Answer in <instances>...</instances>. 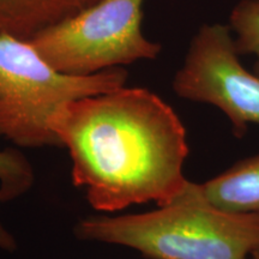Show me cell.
I'll return each instance as SVG.
<instances>
[{"label":"cell","mask_w":259,"mask_h":259,"mask_svg":"<svg viewBox=\"0 0 259 259\" xmlns=\"http://www.w3.org/2000/svg\"><path fill=\"white\" fill-rule=\"evenodd\" d=\"M82 240L134 248L149 259H251L259 253V212L218 208L189 181L166 205L137 215L92 216L76 227Z\"/></svg>","instance_id":"7a4b0ae2"},{"label":"cell","mask_w":259,"mask_h":259,"mask_svg":"<svg viewBox=\"0 0 259 259\" xmlns=\"http://www.w3.org/2000/svg\"><path fill=\"white\" fill-rule=\"evenodd\" d=\"M203 196L227 211L259 212V154L242 158L205 183Z\"/></svg>","instance_id":"52a82bcc"},{"label":"cell","mask_w":259,"mask_h":259,"mask_svg":"<svg viewBox=\"0 0 259 259\" xmlns=\"http://www.w3.org/2000/svg\"><path fill=\"white\" fill-rule=\"evenodd\" d=\"M251 259H259V253H257V254H254L253 257H252Z\"/></svg>","instance_id":"8fae6325"},{"label":"cell","mask_w":259,"mask_h":259,"mask_svg":"<svg viewBox=\"0 0 259 259\" xmlns=\"http://www.w3.org/2000/svg\"><path fill=\"white\" fill-rule=\"evenodd\" d=\"M34 183L30 162L17 149L0 150V191L8 200L24 194Z\"/></svg>","instance_id":"9c48e42d"},{"label":"cell","mask_w":259,"mask_h":259,"mask_svg":"<svg viewBox=\"0 0 259 259\" xmlns=\"http://www.w3.org/2000/svg\"><path fill=\"white\" fill-rule=\"evenodd\" d=\"M9 202L8 198L4 196V193L0 191V204ZM0 248L2 250L14 252L16 248H17V242H16L15 238L11 235L8 229L5 228L4 225H3L2 220H0Z\"/></svg>","instance_id":"30bf717a"},{"label":"cell","mask_w":259,"mask_h":259,"mask_svg":"<svg viewBox=\"0 0 259 259\" xmlns=\"http://www.w3.org/2000/svg\"><path fill=\"white\" fill-rule=\"evenodd\" d=\"M100 0H0V34L29 40Z\"/></svg>","instance_id":"8992f818"},{"label":"cell","mask_w":259,"mask_h":259,"mask_svg":"<svg viewBox=\"0 0 259 259\" xmlns=\"http://www.w3.org/2000/svg\"><path fill=\"white\" fill-rule=\"evenodd\" d=\"M144 0H100L36 32L29 42L52 67L88 76L137 60L155 59L161 46L142 32Z\"/></svg>","instance_id":"277c9868"},{"label":"cell","mask_w":259,"mask_h":259,"mask_svg":"<svg viewBox=\"0 0 259 259\" xmlns=\"http://www.w3.org/2000/svg\"><path fill=\"white\" fill-rule=\"evenodd\" d=\"M52 130L72 161V183L99 211L135 204L166 205L189 180L186 130L160 96L144 88L116 89L63 107Z\"/></svg>","instance_id":"6da1fadb"},{"label":"cell","mask_w":259,"mask_h":259,"mask_svg":"<svg viewBox=\"0 0 259 259\" xmlns=\"http://www.w3.org/2000/svg\"><path fill=\"white\" fill-rule=\"evenodd\" d=\"M231 30L239 54H252L259 74V0H241L231 14Z\"/></svg>","instance_id":"ba28073f"},{"label":"cell","mask_w":259,"mask_h":259,"mask_svg":"<svg viewBox=\"0 0 259 259\" xmlns=\"http://www.w3.org/2000/svg\"><path fill=\"white\" fill-rule=\"evenodd\" d=\"M231 28L205 24L191 41L183 66L173 79L181 99L209 103L225 113L236 138L259 125V74L239 58Z\"/></svg>","instance_id":"5b68a950"},{"label":"cell","mask_w":259,"mask_h":259,"mask_svg":"<svg viewBox=\"0 0 259 259\" xmlns=\"http://www.w3.org/2000/svg\"><path fill=\"white\" fill-rule=\"evenodd\" d=\"M126 80L121 67L63 73L28 40L0 34V137L23 148L61 147L51 126L57 113L76 100L120 89Z\"/></svg>","instance_id":"3957f363"}]
</instances>
